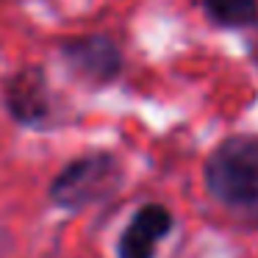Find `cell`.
I'll list each match as a JSON object with an SVG mask.
<instances>
[{
    "label": "cell",
    "instance_id": "obj_1",
    "mask_svg": "<svg viewBox=\"0 0 258 258\" xmlns=\"http://www.w3.org/2000/svg\"><path fill=\"white\" fill-rule=\"evenodd\" d=\"M206 183L222 206L258 219V139L222 142L206 164Z\"/></svg>",
    "mask_w": 258,
    "mask_h": 258
},
{
    "label": "cell",
    "instance_id": "obj_2",
    "mask_svg": "<svg viewBox=\"0 0 258 258\" xmlns=\"http://www.w3.org/2000/svg\"><path fill=\"white\" fill-rule=\"evenodd\" d=\"M117 180H119L117 161L106 153H97V156H86L81 161L70 164L53 183V197L61 206L78 208L108 195L117 186Z\"/></svg>",
    "mask_w": 258,
    "mask_h": 258
},
{
    "label": "cell",
    "instance_id": "obj_3",
    "mask_svg": "<svg viewBox=\"0 0 258 258\" xmlns=\"http://www.w3.org/2000/svg\"><path fill=\"white\" fill-rule=\"evenodd\" d=\"M64 61L86 84H108L119 73V50L106 36H86L64 47Z\"/></svg>",
    "mask_w": 258,
    "mask_h": 258
},
{
    "label": "cell",
    "instance_id": "obj_4",
    "mask_svg": "<svg viewBox=\"0 0 258 258\" xmlns=\"http://www.w3.org/2000/svg\"><path fill=\"white\" fill-rule=\"evenodd\" d=\"M169 228H172V217L164 206L153 203L139 208L119 239V258H153L158 239H164Z\"/></svg>",
    "mask_w": 258,
    "mask_h": 258
},
{
    "label": "cell",
    "instance_id": "obj_5",
    "mask_svg": "<svg viewBox=\"0 0 258 258\" xmlns=\"http://www.w3.org/2000/svg\"><path fill=\"white\" fill-rule=\"evenodd\" d=\"M6 100L12 114L20 122H34L47 111V92H45V78L36 70H23L9 81Z\"/></svg>",
    "mask_w": 258,
    "mask_h": 258
},
{
    "label": "cell",
    "instance_id": "obj_6",
    "mask_svg": "<svg viewBox=\"0 0 258 258\" xmlns=\"http://www.w3.org/2000/svg\"><path fill=\"white\" fill-rule=\"evenodd\" d=\"M206 9L222 25H250L255 20L258 0H206Z\"/></svg>",
    "mask_w": 258,
    "mask_h": 258
}]
</instances>
